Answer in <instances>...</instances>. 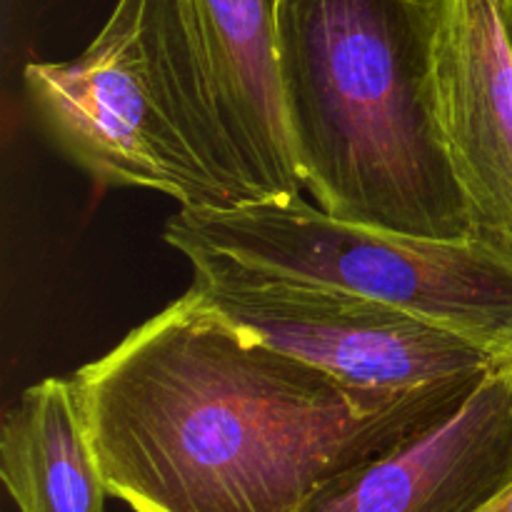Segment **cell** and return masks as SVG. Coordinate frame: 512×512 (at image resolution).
I'll list each match as a JSON object with an SVG mask.
<instances>
[{
    "label": "cell",
    "mask_w": 512,
    "mask_h": 512,
    "mask_svg": "<svg viewBox=\"0 0 512 512\" xmlns=\"http://www.w3.org/2000/svg\"><path fill=\"white\" fill-rule=\"evenodd\" d=\"M485 375L408 393L355 388L185 290L70 380L105 488L133 512H295Z\"/></svg>",
    "instance_id": "6da1fadb"
},
{
    "label": "cell",
    "mask_w": 512,
    "mask_h": 512,
    "mask_svg": "<svg viewBox=\"0 0 512 512\" xmlns=\"http://www.w3.org/2000/svg\"><path fill=\"white\" fill-rule=\"evenodd\" d=\"M440 0H280L278 78L303 188L333 218L473 238L435 95Z\"/></svg>",
    "instance_id": "7a4b0ae2"
},
{
    "label": "cell",
    "mask_w": 512,
    "mask_h": 512,
    "mask_svg": "<svg viewBox=\"0 0 512 512\" xmlns=\"http://www.w3.org/2000/svg\"><path fill=\"white\" fill-rule=\"evenodd\" d=\"M0 478L18 512H105L110 493L73 380H40L5 410Z\"/></svg>",
    "instance_id": "9c48e42d"
},
{
    "label": "cell",
    "mask_w": 512,
    "mask_h": 512,
    "mask_svg": "<svg viewBox=\"0 0 512 512\" xmlns=\"http://www.w3.org/2000/svg\"><path fill=\"white\" fill-rule=\"evenodd\" d=\"M190 293L250 338L325 370L340 383L388 393L478 378L503 355L395 305L198 260Z\"/></svg>",
    "instance_id": "5b68a950"
},
{
    "label": "cell",
    "mask_w": 512,
    "mask_h": 512,
    "mask_svg": "<svg viewBox=\"0 0 512 512\" xmlns=\"http://www.w3.org/2000/svg\"><path fill=\"white\" fill-rule=\"evenodd\" d=\"M505 363H508V368H510V373H512V350L508 355H505Z\"/></svg>",
    "instance_id": "8fae6325"
},
{
    "label": "cell",
    "mask_w": 512,
    "mask_h": 512,
    "mask_svg": "<svg viewBox=\"0 0 512 512\" xmlns=\"http://www.w3.org/2000/svg\"><path fill=\"white\" fill-rule=\"evenodd\" d=\"M508 488L512 373L503 358L460 403L335 475L295 512H480Z\"/></svg>",
    "instance_id": "8992f818"
},
{
    "label": "cell",
    "mask_w": 512,
    "mask_h": 512,
    "mask_svg": "<svg viewBox=\"0 0 512 512\" xmlns=\"http://www.w3.org/2000/svg\"><path fill=\"white\" fill-rule=\"evenodd\" d=\"M435 95L473 238L512 260V0H440Z\"/></svg>",
    "instance_id": "52a82bcc"
},
{
    "label": "cell",
    "mask_w": 512,
    "mask_h": 512,
    "mask_svg": "<svg viewBox=\"0 0 512 512\" xmlns=\"http://www.w3.org/2000/svg\"><path fill=\"white\" fill-rule=\"evenodd\" d=\"M163 240L180 255L325 285L395 305L498 355L512 350V260L475 238L438 240L333 218L303 195L180 208Z\"/></svg>",
    "instance_id": "3957f363"
},
{
    "label": "cell",
    "mask_w": 512,
    "mask_h": 512,
    "mask_svg": "<svg viewBox=\"0 0 512 512\" xmlns=\"http://www.w3.org/2000/svg\"><path fill=\"white\" fill-rule=\"evenodd\" d=\"M280 0H163L203 68L248 200L300 195L278 78Z\"/></svg>",
    "instance_id": "ba28073f"
},
{
    "label": "cell",
    "mask_w": 512,
    "mask_h": 512,
    "mask_svg": "<svg viewBox=\"0 0 512 512\" xmlns=\"http://www.w3.org/2000/svg\"><path fill=\"white\" fill-rule=\"evenodd\" d=\"M23 80L50 143L100 188L155 190L180 208L233 205L195 148L178 80L138 0H118L73 60L30 63Z\"/></svg>",
    "instance_id": "277c9868"
},
{
    "label": "cell",
    "mask_w": 512,
    "mask_h": 512,
    "mask_svg": "<svg viewBox=\"0 0 512 512\" xmlns=\"http://www.w3.org/2000/svg\"><path fill=\"white\" fill-rule=\"evenodd\" d=\"M480 512H512V488L505 490L498 500H493L488 508L480 510Z\"/></svg>",
    "instance_id": "30bf717a"
}]
</instances>
